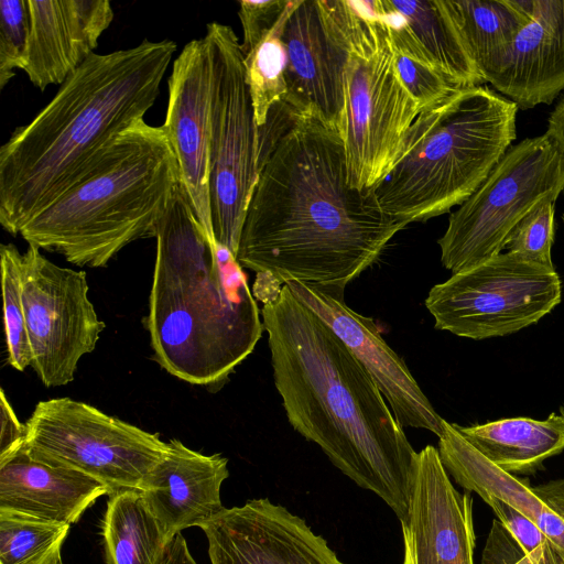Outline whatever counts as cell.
I'll return each instance as SVG.
<instances>
[{
    "instance_id": "obj_29",
    "label": "cell",
    "mask_w": 564,
    "mask_h": 564,
    "mask_svg": "<svg viewBox=\"0 0 564 564\" xmlns=\"http://www.w3.org/2000/svg\"><path fill=\"white\" fill-rule=\"evenodd\" d=\"M22 254L12 243L0 246L8 364L19 371H23L32 362L22 303Z\"/></svg>"
},
{
    "instance_id": "obj_20",
    "label": "cell",
    "mask_w": 564,
    "mask_h": 564,
    "mask_svg": "<svg viewBox=\"0 0 564 564\" xmlns=\"http://www.w3.org/2000/svg\"><path fill=\"white\" fill-rule=\"evenodd\" d=\"M485 82L523 110L553 102L564 89V0H532L529 23Z\"/></svg>"
},
{
    "instance_id": "obj_43",
    "label": "cell",
    "mask_w": 564,
    "mask_h": 564,
    "mask_svg": "<svg viewBox=\"0 0 564 564\" xmlns=\"http://www.w3.org/2000/svg\"><path fill=\"white\" fill-rule=\"evenodd\" d=\"M563 557V556H562ZM564 558V557H563Z\"/></svg>"
},
{
    "instance_id": "obj_37",
    "label": "cell",
    "mask_w": 564,
    "mask_h": 564,
    "mask_svg": "<svg viewBox=\"0 0 564 564\" xmlns=\"http://www.w3.org/2000/svg\"><path fill=\"white\" fill-rule=\"evenodd\" d=\"M544 134L555 145L564 160V96L550 113L547 129Z\"/></svg>"
},
{
    "instance_id": "obj_26",
    "label": "cell",
    "mask_w": 564,
    "mask_h": 564,
    "mask_svg": "<svg viewBox=\"0 0 564 564\" xmlns=\"http://www.w3.org/2000/svg\"><path fill=\"white\" fill-rule=\"evenodd\" d=\"M101 539L106 564H160L169 544L137 489L109 495Z\"/></svg>"
},
{
    "instance_id": "obj_14",
    "label": "cell",
    "mask_w": 564,
    "mask_h": 564,
    "mask_svg": "<svg viewBox=\"0 0 564 564\" xmlns=\"http://www.w3.org/2000/svg\"><path fill=\"white\" fill-rule=\"evenodd\" d=\"M347 345L373 378L402 427L423 429L441 436L438 415L403 359L386 343L370 317L346 304L344 290L304 282L285 283Z\"/></svg>"
},
{
    "instance_id": "obj_17",
    "label": "cell",
    "mask_w": 564,
    "mask_h": 564,
    "mask_svg": "<svg viewBox=\"0 0 564 564\" xmlns=\"http://www.w3.org/2000/svg\"><path fill=\"white\" fill-rule=\"evenodd\" d=\"M162 124L191 205L213 237L209 209L210 51L205 36L189 41L172 65ZM214 238V237H213Z\"/></svg>"
},
{
    "instance_id": "obj_28",
    "label": "cell",
    "mask_w": 564,
    "mask_h": 564,
    "mask_svg": "<svg viewBox=\"0 0 564 564\" xmlns=\"http://www.w3.org/2000/svg\"><path fill=\"white\" fill-rule=\"evenodd\" d=\"M288 9L270 33L245 55L246 80L258 127L265 123L271 108L284 100L286 95L281 31Z\"/></svg>"
},
{
    "instance_id": "obj_32",
    "label": "cell",
    "mask_w": 564,
    "mask_h": 564,
    "mask_svg": "<svg viewBox=\"0 0 564 564\" xmlns=\"http://www.w3.org/2000/svg\"><path fill=\"white\" fill-rule=\"evenodd\" d=\"M395 64L399 75L405 88L416 101L420 112L440 104L449 95L463 88L430 64L397 51Z\"/></svg>"
},
{
    "instance_id": "obj_7",
    "label": "cell",
    "mask_w": 564,
    "mask_h": 564,
    "mask_svg": "<svg viewBox=\"0 0 564 564\" xmlns=\"http://www.w3.org/2000/svg\"><path fill=\"white\" fill-rule=\"evenodd\" d=\"M351 6L340 134L349 182L365 191L390 171L420 108L399 75L387 24L365 1Z\"/></svg>"
},
{
    "instance_id": "obj_42",
    "label": "cell",
    "mask_w": 564,
    "mask_h": 564,
    "mask_svg": "<svg viewBox=\"0 0 564 564\" xmlns=\"http://www.w3.org/2000/svg\"><path fill=\"white\" fill-rule=\"evenodd\" d=\"M56 564H63V561L61 560L59 562H57Z\"/></svg>"
},
{
    "instance_id": "obj_19",
    "label": "cell",
    "mask_w": 564,
    "mask_h": 564,
    "mask_svg": "<svg viewBox=\"0 0 564 564\" xmlns=\"http://www.w3.org/2000/svg\"><path fill=\"white\" fill-rule=\"evenodd\" d=\"M31 31L24 73L40 90L62 85L98 46L113 20L108 0H28Z\"/></svg>"
},
{
    "instance_id": "obj_27",
    "label": "cell",
    "mask_w": 564,
    "mask_h": 564,
    "mask_svg": "<svg viewBox=\"0 0 564 564\" xmlns=\"http://www.w3.org/2000/svg\"><path fill=\"white\" fill-rule=\"evenodd\" d=\"M70 524L0 509V564H56Z\"/></svg>"
},
{
    "instance_id": "obj_23",
    "label": "cell",
    "mask_w": 564,
    "mask_h": 564,
    "mask_svg": "<svg viewBox=\"0 0 564 564\" xmlns=\"http://www.w3.org/2000/svg\"><path fill=\"white\" fill-rule=\"evenodd\" d=\"M366 4L387 24L394 43L419 50L456 85L466 88L486 83L445 0H373Z\"/></svg>"
},
{
    "instance_id": "obj_22",
    "label": "cell",
    "mask_w": 564,
    "mask_h": 564,
    "mask_svg": "<svg viewBox=\"0 0 564 564\" xmlns=\"http://www.w3.org/2000/svg\"><path fill=\"white\" fill-rule=\"evenodd\" d=\"M110 494L101 481L37 459L24 447L0 459V509L73 524L99 497Z\"/></svg>"
},
{
    "instance_id": "obj_12",
    "label": "cell",
    "mask_w": 564,
    "mask_h": 564,
    "mask_svg": "<svg viewBox=\"0 0 564 564\" xmlns=\"http://www.w3.org/2000/svg\"><path fill=\"white\" fill-rule=\"evenodd\" d=\"M40 250L29 245L22 254V303L31 366L50 388L74 380L106 324L89 300L86 272L59 267Z\"/></svg>"
},
{
    "instance_id": "obj_39",
    "label": "cell",
    "mask_w": 564,
    "mask_h": 564,
    "mask_svg": "<svg viewBox=\"0 0 564 564\" xmlns=\"http://www.w3.org/2000/svg\"><path fill=\"white\" fill-rule=\"evenodd\" d=\"M539 564H564L561 553L549 540L543 544Z\"/></svg>"
},
{
    "instance_id": "obj_13",
    "label": "cell",
    "mask_w": 564,
    "mask_h": 564,
    "mask_svg": "<svg viewBox=\"0 0 564 564\" xmlns=\"http://www.w3.org/2000/svg\"><path fill=\"white\" fill-rule=\"evenodd\" d=\"M351 19L348 0H293L281 31L284 101L299 113L314 115L339 132L345 117Z\"/></svg>"
},
{
    "instance_id": "obj_1",
    "label": "cell",
    "mask_w": 564,
    "mask_h": 564,
    "mask_svg": "<svg viewBox=\"0 0 564 564\" xmlns=\"http://www.w3.org/2000/svg\"><path fill=\"white\" fill-rule=\"evenodd\" d=\"M406 225L351 186L340 132L299 113L260 169L236 260L281 284L345 289Z\"/></svg>"
},
{
    "instance_id": "obj_34",
    "label": "cell",
    "mask_w": 564,
    "mask_h": 564,
    "mask_svg": "<svg viewBox=\"0 0 564 564\" xmlns=\"http://www.w3.org/2000/svg\"><path fill=\"white\" fill-rule=\"evenodd\" d=\"M481 499L492 509L497 519L513 533L528 553L542 546L547 540L531 520L511 506L492 496H482Z\"/></svg>"
},
{
    "instance_id": "obj_10",
    "label": "cell",
    "mask_w": 564,
    "mask_h": 564,
    "mask_svg": "<svg viewBox=\"0 0 564 564\" xmlns=\"http://www.w3.org/2000/svg\"><path fill=\"white\" fill-rule=\"evenodd\" d=\"M25 427L31 456L79 470L112 492L139 490L169 448L158 434L66 397L40 401Z\"/></svg>"
},
{
    "instance_id": "obj_21",
    "label": "cell",
    "mask_w": 564,
    "mask_h": 564,
    "mask_svg": "<svg viewBox=\"0 0 564 564\" xmlns=\"http://www.w3.org/2000/svg\"><path fill=\"white\" fill-rule=\"evenodd\" d=\"M441 460L466 491L492 496L531 520L564 557V478L531 487L500 469L473 447L456 424L444 421L437 447Z\"/></svg>"
},
{
    "instance_id": "obj_11",
    "label": "cell",
    "mask_w": 564,
    "mask_h": 564,
    "mask_svg": "<svg viewBox=\"0 0 564 564\" xmlns=\"http://www.w3.org/2000/svg\"><path fill=\"white\" fill-rule=\"evenodd\" d=\"M561 296L555 268L501 252L435 284L425 306L435 328L480 340L538 323L561 302Z\"/></svg>"
},
{
    "instance_id": "obj_2",
    "label": "cell",
    "mask_w": 564,
    "mask_h": 564,
    "mask_svg": "<svg viewBox=\"0 0 564 564\" xmlns=\"http://www.w3.org/2000/svg\"><path fill=\"white\" fill-rule=\"evenodd\" d=\"M261 317L274 384L292 427L403 522L417 452L373 378L286 284L263 304Z\"/></svg>"
},
{
    "instance_id": "obj_8",
    "label": "cell",
    "mask_w": 564,
    "mask_h": 564,
    "mask_svg": "<svg viewBox=\"0 0 564 564\" xmlns=\"http://www.w3.org/2000/svg\"><path fill=\"white\" fill-rule=\"evenodd\" d=\"M212 62L209 112V209L216 243L236 257L259 176V127L246 80L245 55L234 30L207 24Z\"/></svg>"
},
{
    "instance_id": "obj_25",
    "label": "cell",
    "mask_w": 564,
    "mask_h": 564,
    "mask_svg": "<svg viewBox=\"0 0 564 564\" xmlns=\"http://www.w3.org/2000/svg\"><path fill=\"white\" fill-rule=\"evenodd\" d=\"M445 3L484 79L531 19L532 0H445Z\"/></svg>"
},
{
    "instance_id": "obj_40",
    "label": "cell",
    "mask_w": 564,
    "mask_h": 564,
    "mask_svg": "<svg viewBox=\"0 0 564 564\" xmlns=\"http://www.w3.org/2000/svg\"><path fill=\"white\" fill-rule=\"evenodd\" d=\"M560 414L564 416V405L560 408Z\"/></svg>"
},
{
    "instance_id": "obj_9",
    "label": "cell",
    "mask_w": 564,
    "mask_h": 564,
    "mask_svg": "<svg viewBox=\"0 0 564 564\" xmlns=\"http://www.w3.org/2000/svg\"><path fill=\"white\" fill-rule=\"evenodd\" d=\"M564 189V160L545 135L511 145L482 184L451 214L437 243L453 274L501 253L518 223Z\"/></svg>"
},
{
    "instance_id": "obj_6",
    "label": "cell",
    "mask_w": 564,
    "mask_h": 564,
    "mask_svg": "<svg viewBox=\"0 0 564 564\" xmlns=\"http://www.w3.org/2000/svg\"><path fill=\"white\" fill-rule=\"evenodd\" d=\"M518 109L481 85L422 110L392 167L371 188L380 208L410 224L460 206L516 140Z\"/></svg>"
},
{
    "instance_id": "obj_4",
    "label": "cell",
    "mask_w": 564,
    "mask_h": 564,
    "mask_svg": "<svg viewBox=\"0 0 564 564\" xmlns=\"http://www.w3.org/2000/svg\"><path fill=\"white\" fill-rule=\"evenodd\" d=\"M145 321L155 361L212 390L254 349L264 330L242 267L197 218L183 184L158 225Z\"/></svg>"
},
{
    "instance_id": "obj_16",
    "label": "cell",
    "mask_w": 564,
    "mask_h": 564,
    "mask_svg": "<svg viewBox=\"0 0 564 564\" xmlns=\"http://www.w3.org/2000/svg\"><path fill=\"white\" fill-rule=\"evenodd\" d=\"M401 528L402 564H474L473 498L454 487L433 445L417 453Z\"/></svg>"
},
{
    "instance_id": "obj_41",
    "label": "cell",
    "mask_w": 564,
    "mask_h": 564,
    "mask_svg": "<svg viewBox=\"0 0 564 564\" xmlns=\"http://www.w3.org/2000/svg\"><path fill=\"white\" fill-rule=\"evenodd\" d=\"M562 220H563V223H564V213L562 214Z\"/></svg>"
},
{
    "instance_id": "obj_24",
    "label": "cell",
    "mask_w": 564,
    "mask_h": 564,
    "mask_svg": "<svg viewBox=\"0 0 564 564\" xmlns=\"http://www.w3.org/2000/svg\"><path fill=\"white\" fill-rule=\"evenodd\" d=\"M458 432L489 462L513 475H532L544 460L564 451V416L545 420L508 417L459 426Z\"/></svg>"
},
{
    "instance_id": "obj_18",
    "label": "cell",
    "mask_w": 564,
    "mask_h": 564,
    "mask_svg": "<svg viewBox=\"0 0 564 564\" xmlns=\"http://www.w3.org/2000/svg\"><path fill=\"white\" fill-rule=\"evenodd\" d=\"M164 457L143 479L139 491L166 541L184 529L200 528L225 507L220 489L228 478V458L205 455L172 438Z\"/></svg>"
},
{
    "instance_id": "obj_36",
    "label": "cell",
    "mask_w": 564,
    "mask_h": 564,
    "mask_svg": "<svg viewBox=\"0 0 564 564\" xmlns=\"http://www.w3.org/2000/svg\"><path fill=\"white\" fill-rule=\"evenodd\" d=\"M0 459H3L23 447L26 427L22 424L4 390L0 391Z\"/></svg>"
},
{
    "instance_id": "obj_38",
    "label": "cell",
    "mask_w": 564,
    "mask_h": 564,
    "mask_svg": "<svg viewBox=\"0 0 564 564\" xmlns=\"http://www.w3.org/2000/svg\"><path fill=\"white\" fill-rule=\"evenodd\" d=\"M160 564H197L182 533H177L170 541Z\"/></svg>"
},
{
    "instance_id": "obj_35",
    "label": "cell",
    "mask_w": 564,
    "mask_h": 564,
    "mask_svg": "<svg viewBox=\"0 0 564 564\" xmlns=\"http://www.w3.org/2000/svg\"><path fill=\"white\" fill-rule=\"evenodd\" d=\"M529 554L500 520H492L480 564H519Z\"/></svg>"
},
{
    "instance_id": "obj_30",
    "label": "cell",
    "mask_w": 564,
    "mask_h": 564,
    "mask_svg": "<svg viewBox=\"0 0 564 564\" xmlns=\"http://www.w3.org/2000/svg\"><path fill=\"white\" fill-rule=\"evenodd\" d=\"M30 11L28 0L0 1V89L14 77L15 69H24L30 42Z\"/></svg>"
},
{
    "instance_id": "obj_31",
    "label": "cell",
    "mask_w": 564,
    "mask_h": 564,
    "mask_svg": "<svg viewBox=\"0 0 564 564\" xmlns=\"http://www.w3.org/2000/svg\"><path fill=\"white\" fill-rule=\"evenodd\" d=\"M555 202H544L525 215L511 232L506 248L527 260L554 268L551 248L555 234Z\"/></svg>"
},
{
    "instance_id": "obj_3",
    "label": "cell",
    "mask_w": 564,
    "mask_h": 564,
    "mask_svg": "<svg viewBox=\"0 0 564 564\" xmlns=\"http://www.w3.org/2000/svg\"><path fill=\"white\" fill-rule=\"evenodd\" d=\"M174 41L90 55L52 100L0 148V224L22 228L144 119L176 52Z\"/></svg>"
},
{
    "instance_id": "obj_5",
    "label": "cell",
    "mask_w": 564,
    "mask_h": 564,
    "mask_svg": "<svg viewBox=\"0 0 564 564\" xmlns=\"http://www.w3.org/2000/svg\"><path fill=\"white\" fill-rule=\"evenodd\" d=\"M182 184L162 126L123 131L66 192L21 230L28 242L78 267L102 268L129 243L156 235Z\"/></svg>"
},
{
    "instance_id": "obj_33",
    "label": "cell",
    "mask_w": 564,
    "mask_h": 564,
    "mask_svg": "<svg viewBox=\"0 0 564 564\" xmlns=\"http://www.w3.org/2000/svg\"><path fill=\"white\" fill-rule=\"evenodd\" d=\"M289 3L288 0L239 1L238 15L243 31L240 46L243 55L270 33L288 9Z\"/></svg>"
},
{
    "instance_id": "obj_15",
    "label": "cell",
    "mask_w": 564,
    "mask_h": 564,
    "mask_svg": "<svg viewBox=\"0 0 564 564\" xmlns=\"http://www.w3.org/2000/svg\"><path fill=\"white\" fill-rule=\"evenodd\" d=\"M200 529L210 564H345L304 519L268 498L224 508Z\"/></svg>"
}]
</instances>
